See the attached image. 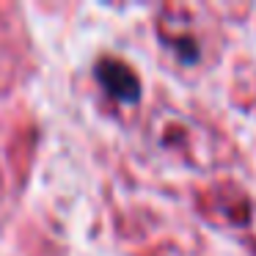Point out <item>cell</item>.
Returning a JSON list of instances; mask_svg holds the SVG:
<instances>
[{"instance_id":"6da1fadb","label":"cell","mask_w":256,"mask_h":256,"mask_svg":"<svg viewBox=\"0 0 256 256\" xmlns=\"http://www.w3.org/2000/svg\"><path fill=\"white\" fill-rule=\"evenodd\" d=\"M96 78L105 86L110 96L122 102H138L140 100V80L127 64L116 61V58H102L96 64Z\"/></svg>"}]
</instances>
